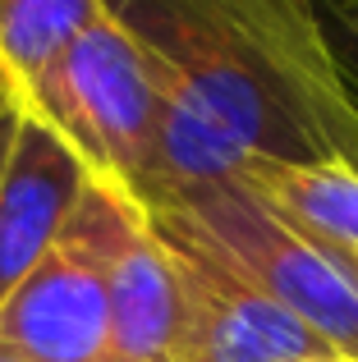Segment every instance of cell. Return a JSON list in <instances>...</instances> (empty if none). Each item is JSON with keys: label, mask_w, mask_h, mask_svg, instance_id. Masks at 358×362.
<instances>
[{"label": "cell", "mask_w": 358, "mask_h": 362, "mask_svg": "<svg viewBox=\"0 0 358 362\" xmlns=\"http://www.w3.org/2000/svg\"><path fill=\"white\" fill-rule=\"evenodd\" d=\"M317 243H322V239H317ZM331 257H335V266L345 271V280H350V284H354V293H358V257H350V252H335V247H331Z\"/></svg>", "instance_id": "obj_12"}, {"label": "cell", "mask_w": 358, "mask_h": 362, "mask_svg": "<svg viewBox=\"0 0 358 362\" xmlns=\"http://www.w3.org/2000/svg\"><path fill=\"white\" fill-rule=\"evenodd\" d=\"M234 184L253 188L289 225L322 239L326 247L358 257V165H340V160L289 165V160L248 156Z\"/></svg>", "instance_id": "obj_8"}, {"label": "cell", "mask_w": 358, "mask_h": 362, "mask_svg": "<svg viewBox=\"0 0 358 362\" xmlns=\"http://www.w3.org/2000/svg\"><path fill=\"white\" fill-rule=\"evenodd\" d=\"M18 106H23V92H14V101H9L5 115H0V170H5V156H9V138H14V124H18Z\"/></svg>", "instance_id": "obj_11"}, {"label": "cell", "mask_w": 358, "mask_h": 362, "mask_svg": "<svg viewBox=\"0 0 358 362\" xmlns=\"http://www.w3.org/2000/svg\"><path fill=\"white\" fill-rule=\"evenodd\" d=\"M326 33H331L345 74H350V88L358 92V9L345 0H326Z\"/></svg>", "instance_id": "obj_10"}, {"label": "cell", "mask_w": 358, "mask_h": 362, "mask_svg": "<svg viewBox=\"0 0 358 362\" xmlns=\"http://www.w3.org/2000/svg\"><path fill=\"white\" fill-rule=\"evenodd\" d=\"M0 362H28V358H23V354H18V349H9V344H5V339H0Z\"/></svg>", "instance_id": "obj_13"}, {"label": "cell", "mask_w": 358, "mask_h": 362, "mask_svg": "<svg viewBox=\"0 0 358 362\" xmlns=\"http://www.w3.org/2000/svg\"><path fill=\"white\" fill-rule=\"evenodd\" d=\"M161 83L248 156L358 165V92L326 0H101Z\"/></svg>", "instance_id": "obj_1"}, {"label": "cell", "mask_w": 358, "mask_h": 362, "mask_svg": "<svg viewBox=\"0 0 358 362\" xmlns=\"http://www.w3.org/2000/svg\"><path fill=\"white\" fill-rule=\"evenodd\" d=\"M0 339L28 362H125L83 202L33 275L0 303Z\"/></svg>", "instance_id": "obj_5"}, {"label": "cell", "mask_w": 358, "mask_h": 362, "mask_svg": "<svg viewBox=\"0 0 358 362\" xmlns=\"http://www.w3.org/2000/svg\"><path fill=\"white\" fill-rule=\"evenodd\" d=\"M97 14L101 0H0V69L23 97L37 92Z\"/></svg>", "instance_id": "obj_9"}, {"label": "cell", "mask_w": 358, "mask_h": 362, "mask_svg": "<svg viewBox=\"0 0 358 362\" xmlns=\"http://www.w3.org/2000/svg\"><path fill=\"white\" fill-rule=\"evenodd\" d=\"M299 362H354V358H340V354H322V358H299Z\"/></svg>", "instance_id": "obj_14"}, {"label": "cell", "mask_w": 358, "mask_h": 362, "mask_svg": "<svg viewBox=\"0 0 358 362\" xmlns=\"http://www.w3.org/2000/svg\"><path fill=\"white\" fill-rule=\"evenodd\" d=\"M9 92H14V83H9V74L0 69V97H9Z\"/></svg>", "instance_id": "obj_15"}, {"label": "cell", "mask_w": 358, "mask_h": 362, "mask_svg": "<svg viewBox=\"0 0 358 362\" xmlns=\"http://www.w3.org/2000/svg\"><path fill=\"white\" fill-rule=\"evenodd\" d=\"M152 221V216H147ZM171 247L179 303H184V362H299L335 354L299 317L271 303L248 275L193 234L152 221Z\"/></svg>", "instance_id": "obj_4"}, {"label": "cell", "mask_w": 358, "mask_h": 362, "mask_svg": "<svg viewBox=\"0 0 358 362\" xmlns=\"http://www.w3.org/2000/svg\"><path fill=\"white\" fill-rule=\"evenodd\" d=\"M101 184L147 206L161 193L166 88L143 46L101 9L69 42L46 83L28 92Z\"/></svg>", "instance_id": "obj_2"}, {"label": "cell", "mask_w": 358, "mask_h": 362, "mask_svg": "<svg viewBox=\"0 0 358 362\" xmlns=\"http://www.w3.org/2000/svg\"><path fill=\"white\" fill-rule=\"evenodd\" d=\"M83 216L101 257L115 344L125 362H184V303L175 262L147 211L120 188L92 179L83 193Z\"/></svg>", "instance_id": "obj_6"}, {"label": "cell", "mask_w": 358, "mask_h": 362, "mask_svg": "<svg viewBox=\"0 0 358 362\" xmlns=\"http://www.w3.org/2000/svg\"><path fill=\"white\" fill-rule=\"evenodd\" d=\"M92 179L97 175L88 170V160L23 97L0 170V303L55 247Z\"/></svg>", "instance_id": "obj_7"}, {"label": "cell", "mask_w": 358, "mask_h": 362, "mask_svg": "<svg viewBox=\"0 0 358 362\" xmlns=\"http://www.w3.org/2000/svg\"><path fill=\"white\" fill-rule=\"evenodd\" d=\"M152 221L193 234L212 252H221L239 275H248L271 303L299 317L317 339L340 358L358 362V293L335 266L331 247L289 225L276 206H267L253 188L221 179V184L179 193L152 206Z\"/></svg>", "instance_id": "obj_3"}, {"label": "cell", "mask_w": 358, "mask_h": 362, "mask_svg": "<svg viewBox=\"0 0 358 362\" xmlns=\"http://www.w3.org/2000/svg\"><path fill=\"white\" fill-rule=\"evenodd\" d=\"M345 5H354V9H358V0H345Z\"/></svg>", "instance_id": "obj_17"}, {"label": "cell", "mask_w": 358, "mask_h": 362, "mask_svg": "<svg viewBox=\"0 0 358 362\" xmlns=\"http://www.w3.org/2000/svg\"><path fill=\"white\" fill-rule=\"evenodd\" d=\"M18 92V88H14ZM14 92H9V97H0V115H5V106H9V101H14Z\"/></svg>", "instance_id": "obj_16"}]
</instances>
